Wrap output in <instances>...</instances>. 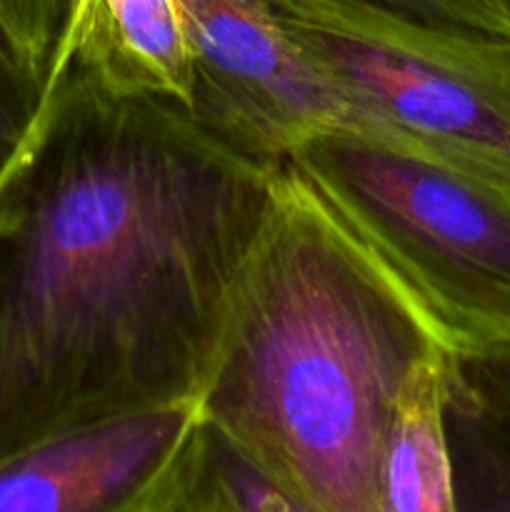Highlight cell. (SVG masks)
Segmentation results:
<instances>
[{
    "instance_id": "obj_1",
    "label": "cell",
    "mask_w": 510,
    "mask_h": 512,
    "mask_svg": "<svg viewBox=\"0 0 510 512\" xmlns=\"http://www.w3.org/2000/svg\"><path fill=\"white\" fill-rule=\"evenodd\" d=\"M280 165L60 38L0 173V463L198 400Z\"/></svg>"
},
{
    "instance_id": "obj_2",
    "label": "cell",
    "mask_w": 510,
    "mask_h": 512,
    "mask_svg": "<svg viewBox=\"0 0 510 512\" xmlns=\"http://www.w3.org/2000/svg\"><path fill=\"white\" fill-rule=\"evenodd\" d=\"M433 348L423 315L283 163L198 410L300 512H383L395 395Z\"/></svg>"
},
{
    "instance_id": "obj_3",
    "label": "cell",
    "mask_w": 510,
    "mask_h": 512,
    "mask_svg": "<svg viewBox=\"0 0 510 512\" xmlns=\"http://www.w3.org/2000/svg\"><path fill=\"white\" fill-rule=\"evenodd\" d=\"M285 163L455 358L510 343V180L358 128Z\"/></svg>"
},
{
    "instance_id": "obj_4",
    "label": "cell",
    "mask_w": 510,
    "mask_h": 512,
    "mask_svg": "<svg viewBox=\"0 0 510 512\" xmlns=\"http://www.w3.org/2000/svg\"><path fill=\"white\" fill-rule=\"evenodd\" d=\"M355 128L510 180V38L360 0H268Z\"/></svg>"
},
{
    "instance_id": "obj_5",
    "label": "cell",
    "mask_w": 510,
    "mask_h": 512,
    "mask_svg": "<svg viewBox=\"0 0 510 512\" xmlns=\"http://www.w3.org/2000/svg\"><path fill=\"white\" fill-rule=\"evenodd\" d=\"M193 63V110L230 143L285 163L313 135L355 128L350 105L268 0H178Z\"/></svg>"
},
{
    "instance_id": "obj_6",
    "label": "cell",
    "mask_w": 510,
    "mask_h": 512,
    "mask_svg": "<svg viewBox=\"0 0 510 512\" xmlns=\"http://www.w3.org/2000/svg\"><path fill=\"white\" fill-rule=\"evenodd\" d=\"M198 418L183 400L40 440L0 463V512H140Z\"/></svg>"
},
{
    "instance_id": "obj_7",
    "label": "cell",
    "mask_w": 510,
    "mask_h": 512,
    "mask_svg": "<svg viewBox=\"0 0 510 512\" xmlns=\"http://www.w3.org/2000/svg\"><path fill=\"white\" fill-rule=\"evenodd\" d=\"M63 38L105 83L193 105V63L178 0H73Z\"/></svg>"
},
{
    "instance_id": "obj_8",
    "label": "cell",
    "mask_w": 510,
    "mask_h": 512,
    "mask_svg": "<svg viewBox=\"0 0 510 512\" xmlns=\"http://www.w3.org/2000/svg\"><path fill=\"white\" fill-rule=\"evenodd\" d=\"M453 358L428 350L400 383L383 450V512H455L445 415Z\"/></svg>"
},
{
    "instance_id": "obj_9",
    "label": "cell",
    "mask_w": 510,
    "mask_h": 512,
    "mask_svg": "<svg viewBox=\"0 0 510 512\" xmlns=\"http://www.w3.org/2000/svg\"><path fill=\"white\" fill-rule=\"evenodd\" d=\"M140 512H300L273 478L200 415Z\"/></svg>"
},
{
    "instance_id": "obj_10",
    "label": "cell",
    "mask_w": 510,
    "mask_h": 512,
    "mask_svg": "<svg viewBox=\"0 0 510 512\" xmlns=\"http://www.w3.org/2000/svg\"><path fill=\"white\" fill-rule=\"evenodd\" d=\"M448 438L453 458L455 510H510V420L475 395L450 365Z\"/></svg>"
},
{
    "instance_id": "obj_11",
    "label": "cell",
    "mask_w": 510,
    "mask_h": 512,
    "mask_svg": "<svg viewBox=\"0 0 510 512\" xmlns=\"http://www.w3.org/2000/svg\"><path fill=\"white\" fill-rule=\"evenodd\" d=\"M73 0H0V63L33 90L43 88Z\"/></svg>"
},
{
    "instance_id": "obj_12",
    "label": "cell",
    "mask_w": 510,
    "mask_h": 512,
    "mask_svg": "<svg viewBox=\"0 0 510 512\" xmlns=\"http://www.w3.org/2000/svg\"><path fill=\"white\" fill-rule=\"evenodd\" d=\"M405 18L510 38V0H360Z\"/></svg>"
},
{
    "instance_id": "obj_13",
    "label": "cell",
    "mask_w": 510,
    "mask_h": 512,
    "mask_svg": "<svg viewBox=\"0 0 510 512\" xmlns=\"http://www.w3.org/2000/svg\"><path fill=\"white\" fill-rule=\"evenodd\" d=\"M455 365L475 395L510 420V343L455 358Z\"/></svg>"
},
{
    "instance_id": "obj_14",
    "label": "cell",
    "mask_w": 510,
    "mask_h": 512,
    "mask_svg": "<svg viewBox=\"0 0 510 512\" xmlns=\"http://www.w3.org/2000/svg\"><path fill=\"white\" fill-rule=\"evenodd\" d=\"M38 98L40 90L25 85L0 63V173L18 150Z\"/></svg>"
}]
</instances>
